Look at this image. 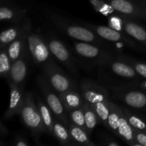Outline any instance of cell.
Listing matches in <instances>:
<instances>
[{
  "mask_svg": "<svg viewBox=\"0 0 146 146\" xmlns=\"http://www.w3.org/2000/svg\"><path fill=\"white\" fill-rule=\"evenodd\" d=\"M137 86H138V88H141V89L146 91V79L140 81L138 85H137Z\"/></svg>",
  "mask_w": 146,
  "mask_h": 146,
  "instance_id": "cell-36",
  "label": "cell"
},
{
  "mask_svg": "<svg viewBox=\"0 0 146 146\" xmlns=\"http://www.w3.org/2000/svg\"><path fill=\"white\" fill-rule=\"evenodd\" d=\"M134 141L136 146H146V133L134 130Z\"/></svg>",
  "mask_w": 146,
  "mask_h": 146,
  "instance_id": "cell-33",
  "label": "cell"
},
{
  "mask_svg": "<svg viewBox=\"0 0 146 146\" xmlns=\"http://www.w3.org/2000/svg\"><path fill=\"white\" fill-rule=\"evenodd\" d=\"M32 28L31 22L28 17L21 23L12 24L10 27L6 29L0 35V48H7L12 41L20 36L24 31Z\"/></svg>",
  "mask_w": 146,
  "mask_h": 146,
  "instance_id": "cell-15",
  "label": "cell"
},
{
  "mask_svg": "<svg viewBox=\"0 0 146 146\" xmlns=\"http://www.w3.org/2000/svg\"><path fill=\"white\" fill-rule=\"evenodd\" d=\"M100 143L98 145H106V146H118L120 145L119 142L115 140L113 137L108 135L106 133L101 134L99 139Z\"/></svg>",
  "mask_w": 146,
  "mask_h": 146,
  "instance_id": "cell-32",
  "label": "cell"
},
{
  "mask_svg": "<svg viewBox=\"0 0 146 146\" xmlns=\"http://www.w3.org/2000/svg\"><path fill=\"white\" fill-rule=\"evenodd\" d=\"M89 1L94 7V9L102 15L111 17L118 14L106 0H89Z\"/></svg>",
  "mask_w": 146,
  "mask_h": 146,
  "instance_id": "cell-29",
  "label": "cell"
},
{
  "mask_svg": "<svg viewBox=\"0 0 146 146\" xmlns=\"http://www.w3.org/2000/svg\"><path fill=\"white\" fill-rule=\"evenodd\" d=\"M46 14L56 28L68 36L80 41L96 44L101 46L104 45V38L100 37L98 34L85 25L81 26L69 21L52 11H48L46 12Z\"/></svg>",
  "mask_w": 146,
  "mask_h": 146,
  "instance_id": "cell-1",
  "label": "cell"
},
{
  "mask_svg": "<svg viewBox=\"0 0 146 146\" xmlns=\"http://www.w3.org/2000/svg\"><path fill=\"white\" fill-rule=\"evenodd\" d=\"M36 101L37 106L39 110L40 114H41L48 134H49L51 136H54V116L52 111L47 106V104L42 101L38 95L36 96Z\"/></svg>",
  "mask_w": 146,
  "mask_h": 146,
  "instance_id": "cell-22",
  "label": "cell"
},
{
  "mask_svg": "<svg viewBox=\"0 0 146 146\" xmlns=\"http://www.w3.org/2000/svg\"><path fill=\"white\" fill-rule=\"evenodd\" d=\"M28 9L7 2H1L0 7V20L16 24L21 23L27 17Z\"/></svg>",
  "mask_w": 146,
  "mask_h": 146,
  "instance_id": "cell-14",
  "label": "cell"
},
{
  "mask_svg": "<svg viewBox=\"0 0 146 146\" xmlns=\"http://www.w3.org/2000/svg\"><path fill=\"white\" fill-rule=\"evenodd\" d=\"M11 66H12V63H11L9 57L7 48H5L1 49V54H0V75L2 78L7 80V81L9 79Z\"/></svg>",
  "mask_w": 146,
  "mask_h": 146,
  "instance_id": "cell-28",
  "label": "cell"
},
{
  "mask_svg": "<svg viewBox=\"0 0 146 146\" xmlns=\"http://www.w3.org/2000/svg\"><path fill=\"white\" fill-rule=\"evenodd\" d=\"M51 54L73 75H78V67L74 56L65 44L57 37L52 35L45 36Z\"/></svg>",
  "mask_w": 146,
  "mask_h": 146,
  "instance_id": "cell-9",
  "label": "cell"
},
{
  "mask_svg": "<svg viewBox=\"0 0 146 146\" xmlns=\"http://www.w3.org/2000/svg\"><path fill=\"white\" fill-rule=\"evenodd\" d=\"M41 68L43 75L58 94L66 92L77 86L74 80L63 71L54 60L48 62Z\"/></svg>",
  "mask_w": 146,
  "mask_h": 146,
  "instance_id": "cell-5",
  "label": "cell"
},
{
  "mask_svg": "<svg viewBox=\"0 0 146 146\" xmlns=\"http://www.w3.org/2000/svg\"><path fill=\"white\" fill-rule=\"evenodd\" d=\"M9 135V130L7 128L2 121H0V137L1 138H5L6 137L8 136Z\"/></svg>",
  "mask_w": 146,
  "mask_h": 146,
  "instance_id": "cell-35",
  "label": "cell"
},
{
  "mask_svg": "<svg viewBox=\"0 0 146 146\" xmlns=\"http://www.w3.org/2000/svg\"><path fill=\"white\" fill-rule=\"evenodd\" d=\"M31 58L29 51L27 50L17 61L12 63L9 84L11 83L19 86L24 87L29 72V62Z\"/></svg>",
  "mask_w": 146,
  "mask_h": 146,
  "instance_id": "cell-13",
  "label": "cell"
},
{
  "mask_svg": "<svg viewBox=\"0 0 146 146\" xmlns=\"http://www.w3.org/2000/svg\"><path fill=\"white\" fill-rule=\"evenodd\" d=\"M58 94L66 111L68 113L73 110L81 108L85 103V100L78 86L66 92Z\"/></svg>",
  "mask_w": 146,
  "mask_h": 146,
  "instance_id": "cell-18",
  "label": "cell"
},
{
  "mask_svg": "<svg viewBox=\"0 0 146 146\" xmlns=\"http://www.w3.org/2000/svg\"><path fill=\"white\" fill-rule=\"evenodd\" d=\"M36 83L41 94L44 96L46 104L51 110L54 118L59 120L69 128L70 121L68 113L66 111L58 93L53 88L43 74L37 77Z\"/></svg>",
  "mask_w": 146,
  "mask_h": 146,
  "instance_id": "cell-3",
  "label": "cell"
},
{
  "mask_svg": "<svg viewBox=\"0 0 146 146\" xmlns=\"http://www.w3.org/2000/svg\"><path fill=\"white\" fill-rule=\"evenodd\" d=\"M69 131L75 145L95 146L96 144L90 139L88 133L83 128L70 123Z\"/></svg>",
  "mask_w": 146,
  "mask_h": 146,
  "instance_id": "cell-23",
  "label": "cell"
},
{
  "mask_svg": "<svg viewBox=\"0 0 146 146\" xmlns=\"http://www.w3.org/2000/svg\"><path fill=\"white\" fill-rule=\"evenodd\" d=\"M121 15L133 19L146 20V7L130 0H106Z\"/></svg>",
  "mask_w": 146,
  "mask_h": 146,
  "instance_id": "cell-12",
  "label": "cell"
},
{
  "mask_svg": "<svg viewBox=\"0 0 146 146\" xmlns=\"http://www.w3.org/2000/svg\"><path fill=\"white\" fill-rule=\"evenodd\" d=\"M117 136L130 146H136L134 141V129L127 120L126 116L122 108L121 115H120L119 124Z\"/></svg>",
  "mask_w": 146,
  "mask_h": 146,
  "instance_id": "cell-20",
  "label": "cell"
},
{
  "mask_svg": "<svg viewBox=\"0 0 146 146\" xmlns=\"http://www.w3.org/2000/svg\"><path fill=\"white\" fill-rule=\"evenodd\" d=\"M68 115H69L70 123L83 128V129H84L86 131V129L85 116H84V110H83L82 107L70 111Z\"/></svg>",
  "mask_w": 146,
  "mask_h": 146,
  "instance_id": "cell-30",
  "label": "cell"
},
{
  "mask_svg": "<svg viewBox=\"0 0 146 146\" xmlns=\"http://www.w3.org/2000/svg\"><path fill=\"white\" fill-rule=\"evenodd\" d=\"M79 88L85 101L91 106L110 101L108 90L95 81L83 79L80 83Z\"/></svg>",
  "mask_w": 146,
  "mask_h": 146,
  "instance_id": "cell-10",
  "label": "cell"
},
{
  "mask_svg": "<svg viewBox=\"0 0 146 146\" xmlns=\"http://www.w3.org/2000/svg\"><path fill=\"white\" fill-rule=\"evenodd\" d=\"M10 88V100L9 108L5 111L3 119L7 120L17 114H19L24 99V87L9 84Z\"/></svg>",
  "mask_w": 146,
  "mask_h": 146,
  "instance_id": "cell-16",
  "label": "cell"
},
{
  "mask_svg": "<svg viewBox=\"0 0 146 146\" xmlns=\"http://www.w3.org/2000/svg\"><path fill=\"white\" fill-rule=\"evenodd\" d=\"M27 42L31 59L37 66L42 68L54 60L45 36L31 30L27 36Z\"/></svg>",
  "mask_w": 146,
  "mask_h": 146,
  "instance_id": "cell-6",
  "label": "cell"
},
{
  "mask_svg": "<svg viewBox=\"0 0 146 146\" xmlns=\"http://www.w3.org/2000/svg\"><path fill=\"white\" fill-rule=\"evenodd\" d=\"M74 48L78 56L88 59H93L98 64L107 57L115 53L112 51L102 48V46L96 44L85 41H78L74 44Z\"/></svg>",
  "mask_w": 146,
  "mask_h": 146,
  "instance_id": "cell-11",
  "label": "cell"
},
{
  "mask_svg": "<svg viewBox=\"0 0 146 146\" xmlns=\"http://www.w3.org/2000/svg\"><path fill=\"white\" fill-rule=\"evenodd\" d=\"M84 25L91 29L92 31H94L96 34H98L100 37L104 38V40L111 41V42H120L138 51H144L142 46L137 44L136 41L133 40L131 38V36L128 35L126 33L121 32L118 30L109 27H106V26L96 25V24H88V23L84 24Z\"/></svg>",
  "mask_w": 146,
  "mask_h": 146,
  "instance_id": "cell-8",
  "label": "cell"
},
{
  "mask_svg": "<svg viewBox=\"0 0 146 146\" xmlns=\"http://www.w3.org/2000/svg\"><path fill=\"white\" fill-rule=\"evenodd\" d=\"M13 145L14 146H28L29 145V143L27 141V138L24 137V135L21 134H17L13 139L12 142Z\"/></svg>",
  "mask_w": 146,
  "mask_h": 146,
  "instance_id": "cell-34",
  "label": "cell"
},
{
  "mask_svg": "<svg viewBox=\"0 0 146 146\" xmlns=\"http://www.w3.org/2000/svg\"><path fill=\"white\" fill-rule=\"evenodd\" d=\"M19 115L24 125L29 130L31 135L36 142H38L42 134L48 133L32 93H25Z\"/></svg>",
  "mask_w": 146,
  "mask_h": 146,
  "instance_id": "cell-2",
  "label": "cell"
},
{
  "mask_svg": "<svg viewBox=\"0 0 146 146\" xmlns=\"http://www.w3.org/2000/svg\"><path fill=\"white\" fill-rule=\"evenodd\" d=\"M31 30L32 28L24 31L19 38L12 41L7 46V52L11 63L17 61L24 54V52L29 49L27 36Z\"/></svg>",
  "mask_w": 146,
  "mask_h": 146,
  "instance_id": "cell-19",
  "label": "cell"
},
{
  "mask_svg": "<svg viewBox=\"0 0 146 146\" xmlns=\"http://www.w3.org/2000/svg\"><path fill=\"white\" fill-rule=\"evenodd\" d=\"M127 120L134 130L146 133V118L143 115L129 108H123Z\"/></svg>",
  "mask_w": 146,
  "mask_h": 146,
  "instance_id": "cell-25",
  "label": "cell"
},
{
  "mask_svg": "<svg viewBox=\"0 0 146 146\" xmlns=\"http://www.w3.org/2000/svg\"><path fill=\"white\" fill-rule=\"evenodd\" d=\"M112 96L135 110L146 112V91L132 84H122L110 87Z\"/></svg>",
  "mask_w": 146,
  "mask_h": 146,
  "instance_id": "cell-4",
  "label": "cell"
},
{
  "mask_svg": "<svg viewBox=\"0 0 146 146\" xmlns=\"http://www.w3.org/2000/svg\"><path fill=\"white\" fill-rule=\"evenodd\" d=\"M82 108L84 110V116H85L86 129L88 135H91L96 126L98 123H101L99 118L94 108L86 101L83 105Z\"/></svg>",
  "mask_w": 146,
  "mask_h": 146,
  "instance_id": "cell-24",
  "label": "cell"
},
{
  "mask_svg": "<svg viewBox=\"0 0 146 146\" xmlns=\"http://www.w3.org/2000/svg\"><path fill=\"white\" fill-rule=\"evenodd\" d=\"M101 68H106L117 76L127 79L133 80L135 83H139L142 77L138 75L135 70L125 61L120 54H113L101 61L98 64Z\"/></svg>",
  "mask_w": 146,
  "mask_h": 146,
  "instance_id": "cell-7",
  "label": "cell"
},
{
  "mask_svg": "<svg viewBox=\"0 0 146 146\" xmlns=\"http://www.w3.org/2000/svg\"><path fill=\"white\" fill-rule=\"evenodd\" d=\"M110 106H111V111H110L109 116H108V127H107V128L109 129L114 135L117 136L120 115H121L122 108L117 105V104H114L112 101H111Z\"/></svg>",
  "mask_w": 146,
  "mask_h": 146,
  "instance_id": "cell-26",
  "label": "cell"
},
{
  "mask_svg": "<svg viewBox=\"0 0 146 146\" xmlns=\"http://www.w3.org/2000/svg\"><path fill=\"white\" fill-rule=\"evenodd\" d=\"M110 104H111V101H108V102H101L94 106H91L96 112L97 115L99 118L100 123L106 128L108 127V119L110 111H111Z\"/></svg>",
  "mask_w": 146,
  "mask_h": 146,
  "instance_id": "cell-27",
  "label": "cell"
},
{
  "mask_svg": "<svg viewBox=\"0 0 146 146\" xmlns=\"http://www.w3.org/2000/svg\"><path fill=\"white\" fill-rule=\"evenodd\" d=\"M122 56L125 59V61L128 62L135 70L140 76L146 79V64L130 58V57L125 56Z\"/></svg>",
  "mask_w": 146,
  "mask_h": 146,
  "instance_id": "cell-31",
  "label": "cell"
},
{
  "mask_svg": "<svg viewBox=\"0 0 146 146\" xmlns=\"http://www.w3.org/2000/svg\"><path fill=\"white\" fill-rule=\"evenodd\" d=\"M54 137L61 145H75L71 136L69 128L56 118L54 121Z\"/></svg>",
  "mask_w": 146,
  "mask_h": 146,
  "instance_id": "cell-21",
  "label": "cell"
},
{
  "mask_svg": "<svg viewBox=\"0 0 146 146\" xmlns=\"http://www.w3.org/2000/svg\"><path fill=\"white\" fill-rule=\"evenodd\" d=\"M121 16L122 29L124 32L146 47V28L135 19Z\"/></svg>",
  "mask_w": 146,
  "mask_h": 146,
  "instance_id": "cell-17",
  "label": "cell"
}]
</instances>
